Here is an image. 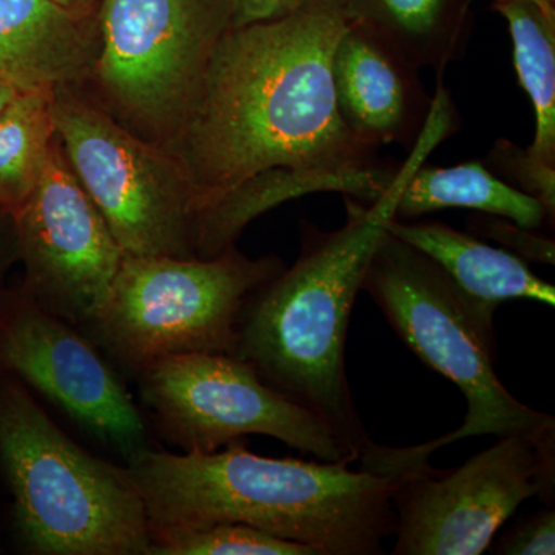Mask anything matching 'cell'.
I'll list each match as a JSON object with an SVG mask.
<instances>
[{
    "mask_svg": "<svg viewBox=\"0 0 555 555\" xmlns=\"http://www.w3.org/2000/svg\"><path fill=\"white\" fill-rule=\"evenodd\" d=\"M447 138L441 124L430 122L382 198L361 204L345 196L341 229L326 232L302 221L297 261L258 288L241 315L233 356L250 364L266 385L323 420L356 462L371 438L347 382L353 305L372 254L396 218L404 181Z\"/></svg>",
    "mask_w": 555,
    "mask_h": 555,
    "instance_id": "obj_2",
    "label": "cell"
},
{
    "mask_svg": "<svg viewBox=\"0 0 555 555\" xmlns=\"http://www.w3.org/2000/svg\"><path fill=\"white\" fill-rule=\"evenodd\" d=\"M420 68L367 28L349 22L332 60L338 112L347 129L372 147L411 152L434 109Z\"/></svg>",
    "mask_w": 555,
    "mask_h": 555,
    "instance_id": "obj_13",
    "label": "cell"
},
{
    "mask_svg": "<svg viewBox=\"0 0 555 555\" xmlns=\"http://www.w3.org/2000/svg\"><path fill=\"white\" fill-rule=\"evenodd\" d=\"M0 375L35 387L127 460L147 448L133 397L98 346L25 292L0 309Z\"/></svg>",
    "mask_w": 555,
    "mask_h": 555,
    "instance_id": "obj_12",
    "label": "cell"
},
{
    "mask_svg": "<svg viewBox=\"0 0 555 555\" xmlns=\"http://www.w3.org/2000/svg\"><path fill=\"white\" fill-rule=\"evenodd\" d=\"M513 40L514 67L535 116V133L524 149L532 169L555 178V11L531 2L494 3Z\"/></svg>",
    "mask_w": 555,
    "mask_h": 555,
    "instance_id": "obj_18",
    "label": "cell"
},
{
    "mask_svg": "<svg viewBox=\"0 0 555 555\" xmlns=\"http://www.w3.org/2000/svg\"><path fill=\"white\" fill-rule=\"evenodd\" d=\"M347 24L345 0H309L222 36L167 149L195 192V219L251 181L286 201L331 192L372 204L390 189L401 163L347 129L335 100L332 60Z\"/></svg>",
    "mask_w": 555,
    "mask_h": 555,
    "instance_id": "obj_1",
    "label": "cell"
},
{
    "mask_svg": "<svg viewBox=\"0 0 555 555\" xmlns=\"http://www.w3.org/2000/svg\"><path fill=\"white\" fill-rule=\"evenodd\" d=\"M17 258L16 230L13 215L0 211V273L11 259Z\"/></svg>",
    "mask_w": 555,
    "mask_h": 555,
    "instance_id": "obj_25",
    "label": "cell"
},
{
    "mask_svg": "<svg viewBox=\"0 0 555 555\" xmlns=\"http://www.w3.org/2000/svg\"><path fill=\"white\" fill-rule=\"evenodd\" d=\"M24 91L27 90H22L20 87L0 79V115L17 100Z\"/></svg>",
    "mask_w": 555,
    "mask_h": 555,
    "instance_id": "obj_26",
    "label": "cell"
},
{
    "mask_svg": "<svg viewBox=\"0 0 555 555\" xmlns=\"http://www.w3.org/2000/svg\"><path fill=\"white\" fill-rule=\"evenodd\" d=\"M149 555H320L302 543L291 542L243 524H210L166 528L150 526Z\"/></svg>",
    "mask_w": 555,
    "mask_h": 555,
    "instance_id": "obj_20",
    "label": "cell"
},
{
    "mask_svg": "<svg viewBox=\"0 0 555 555\" xmlns=\"http://www.w3.org/2000/svg\"><path fill=\"white\" fill-rule=\"evenodd\" d=\"M0 467L33 553L149 555L147 509L129 467L69 440L10 375H0Z\"/></svg>",
    "mask_w": 555,
    "mask_h": 555,
    "instance_id": "obj_5",
    "label": "cell"
},
{
    "mask_svg": "<svg viewBox=\"0 0 555 555\" xmlns=\"http://www.w3.org/2000/svg\"><path fill=\"white\" fill-rule=\"evenodd\" d=\"M486 167L514 182V188L534 196L545 206L551 225L555 219V181L537 173L524 156V149L507 141L496 139L494 147L486 156Z\"/></svg>",
    "mask_w": 555,
    "mask_h": 555,
    "instance_id": "obj_22",
    "label": "cell"
},
{
    "mask_svg": "<svg viewBox=\"0 0 555 555\" xmlns=\"http://www.w3.org/2000/svg\"><path fill=\"white\" fill-rule=\"evenodd\" d=\"M225 451L170 454L142 449L129 460L150 526L228 521L302 543L320 555H382L396 535V483L349 462L269 459L240 441Z\"/></svg>",
    "mask_w": 555,
    "mask_h": 555,
    "instance_id": "obj_3",
    "label": "cell"
},
{
    "mask_svg": "<svg viewBox=\"0 0 555 555\" xmlns=\"http://www.w3.org/2000/svg\"><path fill=\"white\" fill-rule=\"evenodd\" d=\"M53 91H24L0 115V211L13 215L38 184L56 139Z\"/></svg>",
    "mask_w": 555,
    "mask_h": 555,
    "instance_id": "obj_19",
    "label": "cell"
},
{
    "mask_svg": "<svg viewBox=\"0 0 555 555\" xmlns=\"http://www.w3.org/2000/svg\"><path fill=\"white\" fill-rule=\"evenodd\" d=\"M489 550L502 555H554L555 511L547 506L525 518L505 535L495 537Z\"/></svg>",
    "mask_w": 555,
    "mask_h": 555,
    "instance_id": "obj_23",
    "label": "cell"
},
{
    "mask_svg": "<svg viewBox=\"0 0 555 555\" xmlns=\"http://www.w3.org/2000/svg\"><path fill=\"white\" fill-rule=\"evenodd\" d=\"M444 208H469L532 230L550 222L539 199L511 185L481 160L451 167L426 166L425 160L416 166L398 195L396 219L414 221Z\"/></svg>",
    "mask_w": 555,
    "mask_h": 555,
    "instance_id": "obj_17",
    "label": "cell"
},
{
    "mask_svg": "<svg viewBox=\"0 0 555 555\" xmlns=\"http://www.w3.org/2000/svg\"><path fill=\"white\" fill-rule=\"evenodd\" d=\"M387 232L433 259L463 294L480 305L496 310L503 302L529 299L555 306L553 284L506 248L489 246L476 235L433 219L393 218Z\"/></svg>",
    "mask_w": 555,
    "mask_h": 555,
    "instance_id": "obj_15",
    "label": "cell"
},
{
    "mask_svg": "<svg viewBox=\"0 0 555 555\" xmlns=\"http://www.w3.org/2000/svg\"><path fill=\"white\" fill-rule=\"evenodd\" d=\"M53 119L69 169L127 255L196 257L195 192L173 153L124 129L69 87L54 89Z\"/></svg>",
    "mask_w": 555,
    "mask_h": 555,
    "instance_id": "obj_7",
    "label": "cell"
},
{
    "mask_svg": "<svg viewBox=\"0 0 555 555\" xmlns=\"http://www.w3.org/2000/svg\"><path fill=\"white\" fill-rule=\"evenodd\" d=\"M13 221L25 294L87 331L107 305L126 251L80 188L57 138L38 184Z\"/></svg>",
    "mask_w": 555,
    "mask_h": 555,
    "instance_id": "obj_11",
    "label": "cell"
},
{
    "mask_svg": "<svg viewBox=\"0 0 555 555\" xmlns=\"http://www.w3.org/2000/svg\"><path fill=\"white\" fill-rule=\"evenodd\" d=\"M470 233L499 243L506 250L537 264H555V241L537 230L494 215L478 214L467 219Z\"/></svg>",
    "mask_w": 555,
    "mask_h": 555,
    "instance_id": "obj_21",
    "label": "cell"
},
{
    "mask_svg": "<svg viewBox=\"0 0 555 555\" xmlns=\"http://www.w3.org/2000/svg\"><path fill=\"white\" fill-rule=\"evenodd\" d=\"M392 555H480L521 503L555 499V441L500 437L465 465L427 463L393 478Z\"/></svg>",
    "mask_w": 555,
    "mask_h": 555,
    "instance_id": "obj_9",
    "label": "cell"
},
{
    "mask_svg": "<svg viewBox=\"0 0 555 555\" xmlns=\"http://www.w3.org/2000/svg\"><path fill=\"white\" fill-rule=\"evenodd\" d=\"M54 2L60 3V5L68 7V9H76V7L91 2V0H54Z\"/></svg>",
    "mask_w": 555,
    "mask_h": 555,
    "instance_id": "obj_28",
    "label": "cell"
},
{
    "mask_svg": "<svg viewBox=\"0 0 555 555\" xmlns=\"http://www.w3.org/2000/svg\"><path fill=\"white\" fill-rule=\"evenodd\" d=\"M101 35L54 0H0V79L22 90L72 87L93 73Z\"/></svg>",
    "mask_w": 555,
    "mask_h": 555,
    "instance_id": "obj_14",
    "label": "cell"
},
{
    "mask_svg": "<svg viewBox=\"0 0 555 555\" xmlns=\"http://www.w3.org/2000/svg\"><path fill=\"white\" fill-rule=\"evenodd\" d=\"M476 0H345L347 21L386 40L416 68L443 75L465 57Z\"/></svg>",
    "mask_w": 555,
    "mask_h": 555,
    "instance_id": "obj_16",
    "label": "cell"
},
{
    "mask_svg": "<svg viewBox=\"0 0 555 555\" xmlns=\"http://www.w3.org/2000/svg\"><path fill=\"white\" fill-rule=\"evenodd\" d=\"M309 0H232V28L286 17Z\"/></svg>",
    "mask_w": 555,
    "mask_h": 555,
    "instance_id": "obj_24",
    "label": "cell"
},
{
    "mask_svg": "<svg viewBox=\"0 0 555 555\" xmlns=\"http://www.w3.org/2000/svg\"><path fill=\"white\" fill-rule=\"evenodd\" d=\"M137 374L145 404L185 452H215L258 434L323 462L356 463L323 420L266 385L233 353L160 358Z\"/></svg>",
    "mask_w": 555,
    "mask_h": 555,
    "instance_id": "obj_10",
    "label": "cell"
},
{
    "mask_svg": "<svg viewBox=\"0 0 555 555\" xmlns=\"http://www.w3.org/2000/svg\"><path fill=\"white\" fill-rule=\"evenodd\" d=\"M494 3H506V2H531L535 5L542 7V9L555 11V0H492Z\"/></svg>",
    "mask_w": 555,
    "mask_h": 555,
    "instance_id": "obj_27",
    "label": "cell"
},
{
    "mask_svg": "<svg viewBox=\"0 0 555 555\" xmlns=\"http://www.w3.org/2000/svg\"><path fill=\"white\" fill-rule=\"evenodd\" d=\"M284 269L275 255L251 259L235 246L214 258L126 254L107 305L87 331L134 372L166 357L235 353L248 299Z\"/></svg>",
    "mask_w": 555,
    "mask_h": 555,
    "instance_id": "obj_6",
    "label": "cell"
},
{
    "mask_svg": "<svg viewBox=\"0 0 555 555\" xmlns=\"http://www.w3.org/2000/svg\"><path fill=\"white\" fill-rule=\"evenodd\" d=\"M361 291L374 299L412 353L454 383L467 403L462 426L436 440L403 449L371 441L358 460L361 469L396 478L427 465L438 449L469 437L555 441L554 416L518 401L496 375L495 309L463 294L433 259L386 229Z\"/></svg>",
    "mask_w": 555,
    "mask_h": 555,
    "instance_id": "obj_4",
    "label": "cell"
},
{
    "mask_svg": "<svg viewBox=\"0 0 555 555\" xmlns=\"http://www.w3.org/2000/svg\"><path fill=\"white\" fill-rule=\"evenodd\" d=\"M232 14V0H104L93 73L127 118L171 139Z\"/></svg>",
    "mask_w": 555,
    "mask_h": 555,
    "instance_id": "obj_8",
    "label": "cell"
}]
</instances>
